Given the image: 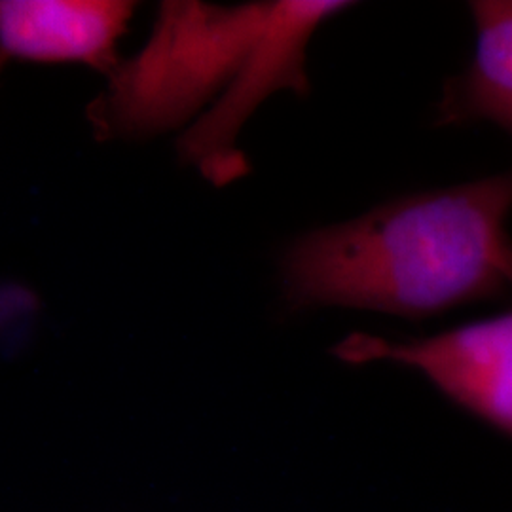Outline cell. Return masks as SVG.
Instances as JSON below:
<instances>
[{
    "mask_svg": "<svg viewBox=\"0 0 512 512\" xmlns=\"http://www.w3.org/2000/svg\"><path fill=\"white\" fill-rule=\"evenodd\" d=\"M128 0H4L0 50L4 59L74 61L112 76L116 52L135 12Z\"/></svg>",
    "mask_w": 512,
    "mask_h": 512,
    "instance_id": "obj_5",
    "label": "cell"
},
{
    "mask_svg": "<svg viewBox=\"0 0 512 512\" xmlns=\"http://www.w3.org/2000/svg\"><path fill=\"white\" fill-rule=\"evenodd\" d=\"M332 353L353 365L408 366L448 401L512 440V310L416 340L357 332Z\"/></svg>",
    "mask_w": 512,
    "mask_h": 512,
    "instance_id": "obj_4",
    "label": "cell"
},
{
    "mask_svg": "<svg viewBox=\"0 0 512 512\" xmlns=\"http://www.w3.org/2000/svg\"><path fill=\"white\" fill-rule=\"evenodd\" d=\"M355 2L348 0H281L272 2L268 25L253 52L230 82L219 103L179 139V156L200 167L203 177L222 186L249 171L234 147L243 122L270 93L291 88L308 93L304 52L321 21L336 16Z\"/></svg>",
    "mask_w": 512,
    "mask_h": 512,
    "instance_id": "obj_3",
    "label": "cell"
},
{
    "mask_svg": "<svg viewBox=\"0 0 512 512\" xmlns=\"http://www.w3.org/2000/svg\"><path fill=\"white\" fill-rule=\"evenodd\" d=\"M272 2L209 6L164 2L147 48L110 76L88 107L99 139L145 137L175 128L236 78L262 37Z\"/></svg>",
    "mask_w": 512,
    "mask_h": 512,
    "instance_id": "obj_2",
    "label": "cell"
},
{
    "mask_svg": "<svg viewBox=\"0 0 512 512\" xmlns=\"http://www.w3.org/2000/svg\"><path fill=\"white\" fill-rule=\"evenodd\" d=\"M475 50L442 105L446 122L482 120L512 137V0H476Z\"/></svg>",
    "mask_w": 512,
    "mask_h": 512,
    "instance_id": "obj_6",
    "label": "cell"
},
{
    "mask_svg": "<svg viewBox=\"0 0 512 512\" xmlns=\"http://www.w3.org/2000/svg\"><path fill=\"white\" fill-rule=\"evenodd\" d=\"M511 215L512 169L382 203L294 239L285 300L425 319L509 293Z\"/></svg>",
    "mask_w": 512,
    "mask_h": 512,
    "instance_id": "obj_1",
    "label": "cell"
}]
</instances>
